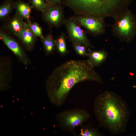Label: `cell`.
Returning a JSON list of instances; mask_svg holds the SVG:
<instances>
[{"instance_id": "cell-1", "label": "cell", "mask_w": 136, "mask_h": 136, "mask_svg": "<svg viewBox=\"0 0 136 136\" xmlns=\"http://www.w3.org/2000/svg\"><path fill=\"white\" fill-rule=\"evenodd\" d=\"M91 81L102 83V79L87 60H71L56 68L49 77L47 87L50 98L57 106L65 102L72 88L77 84Z\"/></svg>"}, {"instance_id": "cell-2", "label": "cell", "mask_w": 136, "mask_h": 136, "mask_svg": "<svg viewBox=\"0 0 136 136\" xmlns=\"http://www.w3.org/2000/svg\"><path fill=\"white\" fill-rule=\"evenodd\" d=\"M93 110L100 125L112 134L125 132L129 111L126 103L119 95L109 90L101 93L94 99Z\"/></svg>"}, {"instance_id": "cell-3", "label": "cell", "mask_w": 136, "mask_h": 136, "mask_svg": "<svg viewBox=\"0 0 136 136\" xmlns=\"http://www.w3.org/2000/svg\"><path fill=\"white\" fill-rule=\"evenodd\" d=\"M90 117V114L87 111L77 108L62 111L57 115V119L62 130L75 135L76 128L82 126Z\"/></svg>"}, {"instance_id": "cell-4", "label": "cell", "mask_w": 136, "mask_h": 136, "mask_svg": "<svg viewBox=\"0 0 136 136\" xmlns=\"http://www.w3.org/2000/svg\"><path fill=\"white\" fill-rule=\"evenodd\" d=\"M122 0H67L70 6L82 12L94 14L106 13L117 6Z\"/></svg>"}, {"instance_id": "cell-5", "label": "cell", "mask_w": 136, "mask_h": 136, "mask_svg": "<svg viewBox=\"0 0 136 136\" xmlns=\"http://www.w3.org/2000/svg\"><path fill=\"white\" fill-rule=\"evenodd\" d=\"M67 27L70 38L73 43L80 44L86 47L91 46L81 29L74 22L69 21Z\"/></svg>"}, {"instance_id": "cell-6", "label": "cell", "mask_w": 136, "mask_h": 136, "mask_svg": "<svg viewBox=\"0 0 136 136\" xmlns=\"http://www.w3.org/2000/svg\"><path fill=\"white\" fill-rule=\"evenodd\" d=\"M0 38L6 46L24 63L27 64L29 60L21 48L14 40L5 33L1 32Z\"/></svg>"}, {"instance_id": "cell-7", "label": "cell", "mask_w": 136, "mask_h": 136, "mask_svg": "<svg viewBox=\"0 0 136 136\" xmlns=\"http://www.w3.org/2000/svg\"><path fill=\"white\" fill-rule=\"evenodd\" d=\"M134 26L132 18L129 15H126L118 22V30L121 35L129 38L132 34Z\"/></svg>"}, {"instance_id": "cell-8", "label": "cell", "mask_w": 136, "mask_h": 136, "mask_svg": "<svg viewBox=\"0 0 136 136\" xmlns=\"http://www.w3.org/2000/svg\"><path fill=\"white\" fill-rule=\"evenodd\" d=\"M108 54L104 50L92 51L89 50L87 56L88 61L93 67L102 64L106 60Z\"/></svg>"}, {"instance_id": "cell-9", "label": "cell", "mask_w": 136, "mask_h": 136, "mask_svg": "<svg viewBox=\"0 0 136 136\" xmlns=\"http://www.w3.org/2000/svg\"><path fill=\"white\" fill-rule=\"evenodd\" d=\"M79 21L82 25L93 32H99L102 28L103 25L101 22L94 18L83 17L80 18Z\"/></svg>"}, {"instance_id": "cell-10", "label": "cell", "mask_w": 136, "mask_h": 136, "mask_svg": "<svg viewBox=\"0 0 136 136\" xmlns=\"http://www.w3.org/2000/svg\"><path fill=\"white\" fill-rule=\"evenodd\" d=\"M35 35L29 25L26 24L24 27L19 33L18 37L28 48H29L34 43Z\"/></svg>"}, {"instance_id": "cell-11", "label": "cell", "mask_w": 136, "mask_h": 136, "mask_svg": "<svg viewBox=\"0 0 136 136\" xmlns=\"http://www.w3.org/2000/svg\"><path fill=\"white\" fill-rule=\"evenodd\" d=\"M47 9L45 15L46 19L53 24L57 25L62 18L60 9L56 7H50Z\"/></svg>"}, {"instance_id": "cell-12", "label": "cell", "mask_w": 136, "mask_h": 136, "mask_svg": "<svg viewBox=\"0 0 136 136\" xmlns=\"http://www.w3.org/2000/svg\"><path fill=\"white\" fill-rule=\"evenodd\" d=\"M26 24L23 21L21 17L18 16L14 17L10 23L9 27L13 33L17 37L24 28Z\"/></svg>"}, {"instance_id": "cell-13", "label": "cell", "mask_w": 136, "mask_h": 136, "mask_svg": "<svg viewBox=\"0 0 136 136\" xmlns=\"http://www.w3.org/2000/svg\"><path fill=\"white\" fill-rule=\"evenodd\" d=\"M16 7L20 16L26 19H29L31 8L29 5L23 2H19L16 4Z\"/></svg>"}, {"instance_id": "cell-14", "label": "cell", "mask_w": 136, "mask_h": 136, "mask_svg": "<svg viewBox=\"0 0 136 136\" xmlns=\"http://www.w3.org/2000/svg\"><path fill=\"white\" fill-rule=\"evenodd\" d=\"M55 46L57 50L62 56L67 54L68 52L67 49L65 39L64 35H61L55 41Z\"/></svg>"}, {"instance_id": "cell-15", "label": "cell", "mask_w": 136, "mask_h": 136, "mask_svg": "<svg viewBox=\"0 0 136 136\" xmlns=\"http://www.w3.org/2000/svg\"><path fill=\"white\" fill-rule=\"evenodd\" d=\"M43 42L46 53L50 54L53 52L55 46V43L52 37L48 35L43 40Z\"/></svg>"}, {"instance_id": "cell-16", "label": "cell", "mask_w": 136, "mask_h": 136, "mask_svg": "<svg viewBox=\"0 0 136 136\" xmlns=\"http://www.w3.org/2000/svg\"><path fill=\"white\" fill-rule=\"evenodd\" d=\"M78 136H100L101 134L96 129L92 128L82 126Z\"/></svg>"}, {"instance_id": "cell-17", "label": "cell", "mask_w": 136, "mask_h": 136, "mask_svg": "<svg viewBox=\"0 0 136 136\" xmlns=\"http://www.w3.org/2000/svg\"><path fill=\"white\" fill-rule=\"evenodd\" d=\"M73 46L76 52L78 55L82 56H87L86 47L80 44L73 43Z\"/></svg>"}, {"instance_id": "cell-18", "label": "cell", "mask_w": 136, "mask_h": 136, "mask_svg": "<svg viewBox=\"0 0 136 136\" xmlns=\"http://www.w3.org/2000/svg\"><path fill=\"white\" fill-rule=\"evenodd\" d=\"M34 35L41 38L42 40L44 38L43 36L41 28L37 23H30L29 25Z\"/></svg>"}, {"instance_id": "cell-19", "label": "cell", "mask_w": 136, "mask_h": 136, "mask_svg": "<svg viewBox=\"0 0 136 136\" xmlns=\"http://www.w3.org/2000/svg\"><path fill=\"white\" fill-rule=\"evenodd\" d=\"M31 1L34 7L42 12L45 11L47 7L44 0H31Z\"/></svg>"}, {"instance_id": "cell-20", "label": "cell", "mask_w": 136, "mask_h": 136, "mask_svg": "<svg viewBox=\"0 0 136 136\" xmlns=\"http://www.w3.org/2000/svg\"><path fill=\"white\" fill-rule=\"evenodd\" d=\"M11 9V5L6 4L2 6L0 8V18L2 19L6 16L9 13Z\"/></svg>"}, {"instance_id": "cell-21", "label": "cell", "mask_w": 136, "mask_h": 136, "mask_svg": "<svg viewBox=\"0 0 136 136\" xmlns=\"http://www.w3.org/2000/svg\"><path fill=\"white\" fill-rule=\"evenodd\" d=\"M50 5H55L60 4L61 2V0H46Z\"/></svg>"}]
</instances>
